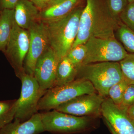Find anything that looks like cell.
Instances as JSON below:
<instances>
[{
	"instance_id": "obj_11",
	"label": "cell",
	"mask_w": 134,
	"mask_h": 134,
	"mask_svg": "<svg viewBox=\"0 0 134 134\" xmlns=\"http://www.w3.org/2000/svg\"><path fill=\"white\" fill-rule=\"evenodd\" d=\"M59 62L57 55L50 46L37 61L34 76L43 90L46 91L54 86Z\"/></svg>"
},
{
	"instance_id": "obj_13",
	"label": "cell",
	"mask_w": 134,
	"mask_h": 134,
	"mask_svg": "<svg viewBox=\"0 0 134 134\" xmlns=\"http://www.w3.org/2000/svg\"><path fill=\"white\" fill-rule=\"evenodd\" d=\"M45 132L38 113L24 122L14 119L0 129V134H39Z\"/></svg>"
},
{
	"instance_id": "obj_10",
	"label": "cell",
	"mask_w": 134,
	"mask_h": 134,
	"mask_svg": "<svg viewBox=\"0 0 134 134\" xmlns=\"http://www.w3.org/2000/svg\"><path fill=\"white\" fill-rule=\"evenodd\" d=\"M104 99L97 92L84 94L60 105L54 110L79 117H98L101 115Z\"/></svg>"
},
{
	"instance_id": "obj_9",
	"label": "cell",
	"mask_w": 134,
	"mask_h": 134,
	"mask_svg": "<svg viewBox=\"0 0 134 134\" xmlns=\"http://www.w3.org/2000/svg\"><path fill=\"white\" fill-rule=\"evenodd\" d=\"M28 30L30 45L24 68L25 74L34 76L37 61L50 45L44 24L40 19L34 22Z\"/></svg>"
},
{
	"instance_id": "obj_27",
	"label": "cell",
	"mask_w": 134,
	"mask_h": 134,
	"mask_svg": "<svg viewBox=\"0 0 134 134\" xmlns=\"http://www.w3.org/2000/svg\"><path fill=\"white\" fill-rule=\"evenodd\" d=\"M40 10L47 7L53 0H31Z\"/></svg>"
},
{
	"instance_id": "obj_3",
	"label": "cell",
	"mask_w": 134,
	"mask_h": 134,
	"mask_svg": "<svg viewBox=\"0 0 134 134\" xmlns=\"http://www.w3.org/2000/svg\"><path fill=\"white\" fill-rule=\"evenodd\" d=\"M76 79L90 82L98 93L108 97L109 89L124 79L119 62H102L81 65L77 69Z\"/></svg>"
},
{
	"instance_id": "obj_7",
	"label": "cell",
	"mask_w": 134,
	"mask_h": 134,
	"mask_svg": "<svg viewBox=\"0 0 134 134\" xmlns=\"http://www.w3.org/2000/svg\"><path fill=\"white\" fill-rule=\"evenodd\" d=\"M20 79L21 91L14 119L23 122L38 113L39 102L46 91L41 90L33 76L25 74Z\"/></svg>"
},
{
	"instance_id": "obj_23",
	"label": "cell",
	"mask_w": 134,
	"mask_h": 134,
	"mask_svg": "<svg viewBox=\"0 0 134 134\" xmlns=\"http://www.w3.org/2000/svg\"><path fill=\"white\" fill-rule=\"evenodd\" d=\"M119 17L123 24L134 31V2L129 3Z\"/></svg>"
},
{
	"instance_id": "obj_21",
	"label": "cell",
	"mask_w": 134,
	"mask_h": 134,
	"mask_svg": "<svg viewBox=\"0 0 134 134\" xmlns=\"http://www.w3.org/2000/svg\"><path fill=\"white\" fill-rule=\"evenodd\" d=\"M129 84L123 79L120 82L115 84L110 88L108 91V97L117 106L121 104L123 95Z\"/></svg>"
},
{
	"instance_id": "obj_12",
	"label": "cell",
	"mask_w": 134,
	"mask_h": 134,
	"mask_svg": "<svg viewBox=\"0 0 134 134\" xmlns=\"http://www.w3.org/2000/svg\"><path fill=\"white\" fill-rule=\"evenodd\" d=\"M101 115L119 134H134V120L120 109L110 98H105L101 107Z\"/></svg>"
},
{
	"instance_id": "obj_5",
	"label": "cell",
	"mask_w": 134,
	"mask_h": 134,
	"mask_svg": "<svg viewBox=\"0 0 134 134\" xmlns=\"http://www.w3.org/2000/svg\"><path fill=\"white\" fill-rule=\"evenodd\" d=\"M96 92L88 81L76 79L64 85L55 86L47 91L39 102L38 110L46 111L54 110L58 106L78 96Z\"/></svg>"
},
{
	"instance_id": "obj_30",
	"label": "cell",
	"mask_w": 134,
	"mask_h": 134,
	"mask_svg": "<svg viewBox=\"0 0 134 134\" xmlns=\"http://www.w3.org/2000/svg\"><path fill=\"white\" fill-rule=\"evenodd\" d=\"M63 1H64V0H53L50 3V4H49V5H48V7H49V6H52V5H55V4H57V3L61 2H62Z\"/></svg>"
},
{
	"instance_id": "obj_15",
	"label": "cell",
	"mask_w": 134,
	"mask_h": 134,
	"mask_svg": "<svg viewBox=\"0 0 134 134\" xmlns=\"http://www.w3.org/2000/svg\"><path fill=\"white\" fill-rule=\"evenodd\" d=\"M81 0H64L40 10V19L43 22L53 21L67 15L77 7Z\"/></svg>"
},
{
	"instance_id": "obj_14",
	"label": "cell",
	"mask_w": 134,
	"mask_h": 134,
	"mask_svg": "<svg viewBox=\"0 0 134 134\" xmlns=\"http://www.w3.org/2000/svg\"><path fill=\"white\" fill-rule=\"evenodd\" d=\"M40 10L30 0H19L14 9L15 22L21 28L28 30L40 19Z\"/></svg>"
},
{
	"instance_id": "obj_17",
	"label": "cell",
	"mask_w": 134,
	"mask_h": 134,
	"mask_svg": "<svg viewBox=\"0 0 134 134\" xmlns=\"http://www.w3.org/2000/svg\"><path fill=\"white\" fill-rule=\"evenodd\" d=\"M14 21V9L0 11V51L4 52L12 33Z\"/></svg>"
},
{
	"instance_id": "obj_22",
	"label": "cell",
	"mask_w": 134,
	"mask_h": 134,
	"mask_svg": "<svg viewBox=\"0 0 134 134\" xmlns=\"http://www.w3.org/2000/svg\"><path fill=\"white\" fill-rule=\"evenodd\" d=\"M86 52L85 44H82L71 48L66 56L77 69L82 63Z\"/></svg>"
},
{
	"instance_id": "obj_8",
	"label": "cell",
	"mask_w": 134,
	"mask_h": 134,
	"mask_svg": "<svg viewBox=\"0 0 134 134\" xmlns=\"http://www.w3.org/2000/svg\"><path fill=\"white\" fill-rule=\"evenodd\" d=\"M30 42L29 30L19 27L14 20L12 33L3 53L19 79L25 74L24 65L29 51Z\"/></svg>"
},
{
	"instance_id": "obj_19",
	"label": "cell",
	"mask_w": 134,
	"mask_h": 134,
	"mask_svg": "<svg viewBox=\"0 0 134 134\" xmlns=\"http://www.w3.org/2000/svg\"><path fill=\"white\" fill-rule=\"evenodd\" d=\"M117 35L125 50L134 54V31L122 23L117 29Z\"/></svg>"
},
{
	"instance_id": "obj_20",
	"label": "cell",
	"mask_w": 134,
	"mask_h": 134,
	"mask_svg": "<svg viewBox=\"0 0 134 134\" xmlns=\"http://www.w3.org/2000/svg\"><path fill=\"white\" fill-rule=\"evenodd\" d=\"M119 63L124 79L129 85H134V54H128Z\"/></svg>"
},
{
	"instance_id": "obj_18",
	"label": "cell",
	"mask_w": 134,
	"mask_h": 134,
	"mask_svg": "<svg viewBox=\"0 0 134 134\" xmlns=\"http://www.w3.org/2000/svg\"><path fill=\"white\" fill-rule=\"evenodd\" d=\"M18 105V99L0 101V129L14 119Z\"/></svg>"
},
{
	"instance_id": "obj_25",
	"label": "cell",
	"mask_w": 134,
	"mask_h": 134,
	"mask_svg": "<svg viewBox=\"0 0 134 134\" xmlns=\"http://www.w3.org/2000/svg\"><path fill=\"white\" fill-rule=\"evenodd\" d=\"M127 0H108V5L111 12L115 16L119 18L120 14L127 6Z\"/></svg>"
},
{
	"instance_id": "obj_32",
	"label": "cell",
	"mask_w": 134,
	"mask_h": 134,
	"mask_svg": "<svg viewBox=\"0 0 134 134\" xmlns=\"http://www.w3.org/2000/svg\"><path fill=\"white\" fill-rule=\"evenodd\" d=\"M30 1H31V0H30Z\"/></svg>"
},
{
	"instance_id": "obj_24",
	"label": "cell",
	"mask_w": 134,
	"mask_h": 134,
	"mask_svg": "<svg viewBox=\"0 0 134 134\" xmlns=\"http://www.w3.org/2000/svg\"><path fill=\"white\" fill-rule=\"evenodd\" d=\"M134 104V85H129L127 87L121 104L118 107L126 112L130 107Z\"/></svg>"
},
{
	"instance_id": "obj_26",
	"label": "cell",
	"mask_w": 134,
	"mask_h": 134,
	"mask_svg": "<svg viewBox=\"0 0 134 134\" xmlns=\"http://www.w3.org/2000/svg\"><path fill=\"white\" fill-rule=\"evenodd\" d=\"M19 0H0V10L14 9Z\"/></svg>"
},
{
	"instance_id": "obj_16",
	"label": "cell",
	"mask_w": 134,
	"mask_h": 134,
	"mask_svg": "<svg viewBox=\"0 0 134 134\" xmlns=\"http://www.w3.org/2000/svg\"><path fill=\"white\" fill-rule=\"evenodd\" d=\"M77 73L76 68L66 56L63 58L58 63L54 86H60L74 81Z\"/></svg>"
},
{
	"instance_id": "obj_6",
	"label": "cell",
	"mask_w": 134,
	"mask_h": 134,
	"mask_svg": "<svg viewBox=\"0 0 134 134\" xmlns=\"http://www.w3.org/2000/svg\"><path fill=\"white\" fill-rule=\"evenodd\" d=\"M86 52L81 65L102 62H120L128 53L115 38H90L85 43Z\"/></svg>"
},
{
	"instance_id": "obj_28",
	"label": "cell",
	"mask_w": 134,
	"mask_h": 134,
	"mask_svg": "<svg viewBox=\"0 0 134 134\" xmlns=\"http://www.w3.org/2000/svg\"><path fill=\"white\" fill-rule=\"evenodd\" d=\"M126 112L130 119L134 120V104L130 107Z\"/></svg>"
},
{
	"instance_id": "obj_31",
	"label": "cell",
	"mask_w": 134,
	"mask_h": 134,
	"mask_svg": "<svg viewBox=\"0 0 134 134\" xmlns=\"http://www.w3.org/2000/svg\"><path fill=\"white\" fill-rule=\"evenodd\" d=\"M127 1L129 3L134 2V0H127Z\"/></svg>"
},
{
	"instance_id": "obj_29",
	"label": "cell",
	"mask_w": 134,
	"mask_h": 134,
	"mask_svg": "<svg viewBox=\"0 0 134 134\" xmlns=\"http://www.w3.org/2000/svg\"><path fill=\"white\" fill-rule=\"evenodd\" d=\"M104 120L105 122L106 125L108 127V129L110 130V132H111V134H119L114 129L112 125L110 124V122H108L107 120L104 119Z\"/></svg>"
},
{
	"instance_id": "obj_4",
	"label": "cell",
	"mask_w": 134,
	"mask_h": 134,
	"mask_svg": "<svg viewBox=\"0 0 134 134\" xmlns=\"http://www.w3.org/2000/svg\"><path fill=\"white\" fill-rule=\"evenodd\" d=\"M45 132L54 134L83 133L96 129L98 117L70 115L57 110L40 113Z\"/></svg>"
},
{
	"instance_id": "obj_1",
	"label": "cell",
	"mask_w": 134,
	"mask_h": 134,
	"mask_svg": "<svg viewBox=\"0 0 134 134\" xmlns=\"http://www.w3.org/2000/svg\"><path fill=\"white\" fill-rule=\"evenodd\" d=\"M103 0H86L80 17L79 31L72 48L85 44L92 37L115 38V32L122 23Z\"/></svg>"
},
{
	"instance_id": "obj_2",
	"label": "cell",
	"mask_w": 134,
	"mask_h": 134,
	"mask_svg": "<svg viewBox=\"0 0 134 134\" xmlns=\"http://www.w3.org/2000/svg\"><path fill=\"white\" fill-rule=\"evenodd\" d=\"M83 9L82 7H77L63 17L53 21H43L47 32L50 47L59 61L66 56L75 41Z\"/></svg>"
}]
</instances>
